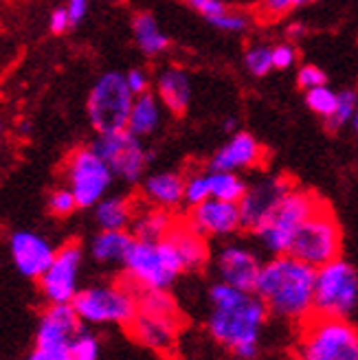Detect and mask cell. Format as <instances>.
Here are the masks:
<instances>
[{"instance_id": "obj_1", "label": "cell", "mask_w": 358, "mask_h": 360, "mask_svg": "<svg viewBox=\"0 0 358 360\" xmlns=\"http://www.w3.org/2000/svg\"><path fill=\"white\" fill-rule=\"evenodd\" d=\"M271 316L255 292L218 281L209 288L207 332L238 360H257L260 340Z\"/></svg>"}, {"instance_id": "obj_2", "label": "cell", "mask_w": 358, "mask_h": 360, "mask_svg": "<svg viewBox=\"0 0 358 360\" xmlns=\"http://www.w3.org/2000/svg\"><path fill=\"white\" fill-rule=\"evenodd\" d=\"M317 268L286 255H273L262 264L255 283V295L264 301L271 316L303 323L314 314Z\"/></svg>"}, {"instance_id": "obj_3", "label": "cell", "mask_w": 358, "mask_h": 360, "mask_svg": "<svg viewBox=\"0 0 358 360\" xmlns=\"http://www.w3.org/2000/svg\"><path fill=\"white\" fill-rule=\"evenodd\" d=\"M295 360H358V328L343 316L312 314L301 323Z\"/></svg>"}, {"instance_id": "obj_4", "label": "cell", "mask_w": 358, "mask_h": 360, "mask_svg": "<svg viewBox=\"0 0 358 360\" xmlns=\"http://www.w3.org/2000/svg\"><path fill=\"white\" fill-rule=\"evenodd\" d=\"M121 266L125 270L130 288H134L136 292L167 290L178 277L185 275V266L170 238H163L158 242L134 238Z\"/></svg>"}, {"instance_id": "obj_5", "label": "cell", "mask_w": 358, "mask_h": 360, "mask_svg": "<svg viewBox=\"0 0 358 360\" xmlns=\"http://www.w3.org/2000/svg\"><path fill=\"white\" fill-rule=\"evenodd\" d=\"M181 326V310L167 290L139 292V312L130 323V332L143 347L163 356L172 354L178 343Z\"/></svg>"}, {"instance_id": "obj_6", "label": "cell", "mask_w": 358, "mask_h": 360, "mask_svg": "<svg viewBox=\"0 0 358 360\" xmlns=\"http://www.w3.org/2000/svg\"><path fill=\"white\" fill-rule=\"evenodd\" d=\"M321 205H324V200L319 195L293 187L281 198L273 213L268 215V220L255 231V238L271 255L290 253L297 231Z\"/></svg>"}, {"instance_id": "obj_7", "label": "cell", "mask_w": 358, "mask_h": 360, "mask_svg": "<svg viewBox=\"0 0 358 360\" xmlns=\"http://www.w3.org/2000/svg\"><path fill=\"white\" fill-rule=\"evenodd\" d=\"M73 308L88 326H128L139 312V292L130 285L97 283L82 288Z\"/></svg>"}, {"instance_id": "obj_8", "label": "cell", "mask_w": 358, "mask_h": 360, "mask_svg": "<svg viewBox=\"0 0 358 360\" xmlns=\"http://www.w3.org/2000/svg\"><path fill=\"white\" fill-rule=\"evenodd\" d=\"M134 103V95L128 88L123 73L108 70L91 88L86 99L88 121L97 134L128 130V119Z\"/></svg>"}, {"instance_id": "obj_9", "label": "cell", "mask_w": 358, "mask_h": 360, "mask_svg": "<svg viewBox=\"0 0 358 360\" xmlns=\"http://www.w3.org/2000/svg\"><path fill=\"white\" fill-rule=\"evenodd\" d=\"M341 224H338L332 209L324 202L297 231L290 246V255L310 264L312 268H321L324 264L341 257Z\"/></svg>"}, {"instance_id": "obj_10", "label": "cell", "mask_w": 358, "mask_h": 360, "mask_svg": "<svg viewBox=\"0 0 358 360\" xmlns=\"http://www.w3.org/2000/svg\"><path fill=\"white\" fill-rule=\"evenodd\" d=\"M358 305V270L343 257H336L317 268L314 281V314L343 316Z\"/></svg>"}, {"instance_id": "obj_11", "label": "cell", "mask_w": 358, "mask_h": 360, "mask_svg": "<svg viewBox=\"0 0 358 360\" xmlns=\"http://www.w3.org/2000/svg\"><path fill=\"white\" fill-rule=\"evenodd\" d=\"M113 169L106 160L93 150H75L66 160V180L68 189L75 193L79 209L95 207L106 198V191L113 185Z\"/></svg>"}, {"instance_id": "obj_12", "label": "cell", "mask_w": 358, "mask_h": 360, "mask_svg": "<svg viewBox=\"0 0 358 360\" xmlns=\"http://www.w3.org/2000/svg\"><path fill=\"white\" fill-rule=\"evenodd\" d=\"M91 148L110 165L113 174L125 183H136L139 178H143L152 158L139 136H134L130 130L97 134Z\"/></svg>"}, {"instance_id": "obj_13", "label": "cell", "mask_w": 358, "mask_h": 360, "mask_svg": "<svg viewBox=\"0 0 358 360\" xmlns=\"http://www.w3.org/2000/svg\"><path fill=\"white\" fill-rule=\"evenodd\" d=\"M84 264V248L79 242H68L56 250L46 273L38 279L40 292L51 303H73L79 288V273Z\"/></svg>"}, {"instance_id": "obj_14", "label": "cell", "mask_w": 358, "mask_h": 360, "mask_svg": "<svg viewBox=\"0 0 358 360\" xmlns=\"http://www.w3.org/2000/svg\"><path fill=\"white\" fill-rule=\"evenodd\" d=\"M293 189L290 180L277 176L266 178L262 183L248 187L244 198L240 200V213H242V229L255 233L273 213V209L279 205L281 198Z\"/></svg>"}, {"instance_id": "obj_15", "label": "cell", "mask_w": 358, "mask_h": 360, "mask_svg": "<svg viewBox=\"0 0 358 360\" xmlns=\"http://www.w3.org/2000/svg\"><path fill=\"white\" fill-rule=\"evenodd\" d=\"M9 253L15 270L27 279H40L56 257V248L33 231H15L9 238Z\"/></svg>"}, {"instance_id": "obj_16", "label": "cell", "mask_w": 358, "mask_h": 360, "mask_svg": "<svg viewBox=\"0 0 358 360\" xmlns=\"http://www.w3.org/2000/svg\"><path fill=\"white\" fill-rule=\"evenodd\" d=\"M262 270V259L253 248L242 244H226L216 255V273L218 281L231 283L240 290L253 292Z\"/></svg>"}, {"instance_id": "obj_17", "label": "cell", "mask_w": 358, "mask_h": 360, "mask_svg": "<svg viewBox=\"0 0 358 360\" xmlns=\"http://www.w3.org/2000/svg\"><path fill=\"white\" fill-rule=\"evenodd\" d=\"M187 222L205 238H229L242 229V213L238 202L209 198L191 207Z\"/></svg>"}, {"instance_id": "obj_18", "label": "cell", "mask_w": 358, "mask_h": 360, "mask_svg": "<svg viewBox=\"0 0 358 360\" xmlns=\"http://www.w3.org/2000/svg\"><path fill=\"white\" fill-rule=\"evenodd\" d=\"M82 319L77 316L73 303H51L42 312L38 330H35V345L42 347H68L82 332Z\"/></svg>"}, {"instance_id": "obj_19", "label": "cell", "mask_w": 358, "mask_h": 360, "mask_svg": "<svg viewBox=\"0 0 358 360\" xmlns=\"http://www.w3.org/2000/svg\"><path fill=\"white\" fill-rule=\"evenodd\" d=\"M264 150L260 146V141L248 134V132H236L229 139V143L213 154L209 169L216 172H242V169H250L257 167L262 163Z\"/></svg>"}, {"instance_id": "obj_20", "label": "cell", "mask_w": 358, "mask_h": 360, "mask_svg": "<svg viewBox=\"0 0 358 360\" xmlns=\"http://www.w3.org/2000/svg\"><path fill=\"white\" fill-rule=\"evenodd\" d=\"M167 238L174 244L178 257H181V262L185 266V273H196V270L207 266V262H209L207 238L200 236L189 222H176Z\"/></svg>"}, {"instance_id": "obj_21", "label": "cell", "mask_w": 358, "mask_h": 360, "mask_svg": "<svg viewBox=\"0 0 358 360\" xmlns=\"http://www.w3.org/2000/svg\"><path fill=\"white\" fill-rule=\"evenodd\" d=\"M156 97L174 117H183L191 101V82L183 68H165L156 79Z\"/></svg>"}, {"instance_id": "obj_22", "label": "cell", "mask_w": 358, "mask_h": 360, "mask_svg": "<svg viewBox=\"0 0 358 360\" xmlns=\"http://www.w3.org/2000/svg\"><path fill=\"white\" fill-rule=\"evenodd\" d=\"M143 195L158 209H174L185 202V178L178 172H158L143 180Z\"/></svg>"}, {"instance_id": "obj_23", "label": "cell", "mask_w": 358, "mask_h": 360, "mask_svg": "<svg viewBox=\"0 0 358 360\" xmlns=\"http://www.w3.org/2000/svg\"><path fill=\"white\" fill-rule=\"evenodd\" d=\"M160 115H163V103L154 93H143L134 97L130 119H128V130L134 136H150L158 130Z\"/></svg>"}, {"instance_id": "obj_24", "label": "cell", "mask_w": 358, "mask_h": 360, "mask_svg": "<svg viewBox=\"0 0 358 360\" xmlns=\"http://www.w3.org/2000/svg\"><path fill=\"white\" fill-rule=\"evenodd\" d=\"M134 242L128 231H99L91 242V257L97 264H123Z\"/></svg>"}, {"instance_id": "obj_25", "label": "cell", "mask_w": 358, "mask_h": 360, "mask_svg": "<svg viewBox=\"0 0 358 360\" xmlns=\"http://www.w3.org/2000/svg\"><path fill=\"white\" fill-rule=\"evenodd\" d=\"M132 31H134V40L139 44V49L146 53V56H160L167 46H170V38L160 31L156 18L148 11H141L134 15L132 20Z\"/></svg>"}, {"instance_id": "obj_26", "label": "cell", "mask_w": 358, "mask_h": 360, "mask_svg": "<svg viewBox=\"0 0 358 360\" xmlns=\"http://www.w3.org/2000/svg\"><path fill=\"white\" fill-rule=\"evenodd\" d=\"M132 215V202L121 195L103 198L101 202L95 205V220L103 231H125V226L134 220Z\"/></svg>"}, {"instance_id": "obj_27", "label": "cell", "mask_w": 358, "mask_h": 360, "mask_svg": "<svg viewBox=\"0 0 358 360\" xmlns=\"http://www.w3.org/2000/svg\"><path fill=\"white\" fill-rule=\"evenodd\" d=\"M176 220L172 218V213L167 209H150L143 211L139 218L132 220V236L136 240H148V242H158L170 236V231L174 229Z\"/></svg>"}, {"instance_id": "obj_28", "label": "cell", "mask_w": 358, "mask_h": 360, "mask_svg": "<svg viewBox=\"0 0 358 360\" xmlns=\"http://www.w3.org/2000/svg\"><path fill=\"white\" fill-rule=\"evenodd\" d=\"M207 174H209L211 198L240 205V200L244 198L248 185L244 183V178L238 172H216V169H209Z\"/></svg>"}, {"instance_id": "obj_29", "label": "cell", "mask_w": 358, "mask_h": 360, "mask_svg": "<svg viewBox=\"0 0 358 360\" xmlns=\"http://www.w3.org/2000/svg\"><path fill=\"white\" fill-rule=\"evenodd\" d=\"M306 105L317 117L328 121L334 115L336 105H338V93H334L328 84L326 86H317L312 90H306Z\"/></svg>"}, {"instance_id": "obj_30", "label": "cell", "mask_w": 358, "mask_h": 360, "mask_svg": "<svg viewBox=\"0 0 358 360\" xmlns=\"http://www.w3.org/2000/svg\"><path fill=\"white\" fill-rule=\"evenodd\" d=\"M244 66L253 77H264L268 75L273 66V46L268 44H253L248 46L244 53Z\"/></svg>"}, {"instance_id": "obj_31", "label": "cell", "mask_w": 358, "mask_h": 360, "mask_svg": "<svg viewBox=\"0 0 358 360\" xmlns=\"http://www.w3.org/2000/svg\"><path fill=\"white\" fill-rule=\"evenodd\" d=\"M356 108H358V95L354 93V90H341L338 93V105L334 115L328 119V128L330 130H341L343 125L352 123L354 115H356Z\"/></svg>"}, {"instance_id": "obj_32", "label": "cell", "mask_w": 358, "mask_h": 360, "mask_svg": "<svg viewBox=\"0 0 358 360\" xmlns=\"http://www.w3.org/2000/svg\"><path fill=\"white\" fill-rule=\"evenodd\" d=\"M68 352L73 356V360H99V356H101L99 338L91 332L82 330L73 340H70Z\"/></svg>"}, {"instance_id": "obj_33", "label": "cell", "mask_w": 358, "mask_h": 360, "mask_svg": "<svg viewBox=\"0 0 358 360\" xmlns=\"http://www.w3.org/2000/svg\"><path fill=\"white\" fill-rule=\"evenodd\" d=\"M211 198L209 191V174H191L189 178H185V202L189 207H196Z\"/></svg>"}, {"instance_id": "obj_34", "label": "cell", "mask_w": 358, "mask_h": 360, "mask_svg": "<svg viewBox=\"0 0 358 360\" xmlns=\"http://www.w3.org/2000/svg\"><path fill=\"white\" fill-rule=\"evenodd\" d=\"M75 209H79L77 198H75V193L70 191L68 187L51 191V195H49V211L56 215V218H68V215L73 213Z\"/></svg>"}, {"instance_id": "obj_35", "label": "cell", "mask_w": 358, "mask_h": 360, "mask_svg": "<svg viewBox=\"0 0 358 360\" xmlns=\"http://www.w3.org/2000/svg\"><path fill=\"white\" fill-rule=\"evenodd\" d=\"M209 25H213L216 29L224 31V33H242L248 29L250 25V18L246 13H240V11H224L222 15L213 18V20H209Z\"/></svg>"}, {"instance_id": "obj_36", "label": "cell", "mask_w": 358, "mask_h": 360, "mask_svg": "<svg viewBox=\"0 0 358 360\" xmlns=\"http://www.w3.org/2000/svg\"><path fill=\"white\" fill-rule=\"evenodd\" d=\"M306 3H312V0H264L262 11L266 18L277 20V18H283L286 13H290L293 9L306 5Z\"/></svg>"}, {"instance_id": "obj_37", "label": "cell", "mask_w": 358, "mask_h": 360, "mask_svg": "<svg viewBox=\"0 0 358 360\" xmlns=\"http://www.w3.org/2000/svg\"><path fill=\"white\" fill-rule=\"evenodd\" d=\"M297 84L303 90H312L317 86H326V73L314 64H303L297 73Z\"/></svg>"}, {"instance_id": "obj_38", "label": "cell", "mask_w": 358, "mask_h": 360, "mask_svg": "<svg viewBox=\"0 0 358 360\" xmlns=\"http://www.w3.org/2000/svg\"><path fill=\"white\" fill-rule=\"evenodd\" d=\"M187 5L196 11L200 13L205 20H213V18L222 15L224 11H229L226 3H222V0H187Z\"/></svg>"}, {"instance_id": "obj_39", "label": "cell", "mask_w": 358, "mask_h": 360, "mask_svg": "<svg viewBox=\"0 0 358 360\" xmlns=\"http://www.w3.org/2000/svg\"><path fill=\"white\" fill-rule=\"evenodd\" d=\"M297 62V49L290 42H281L277 46H273V66L277 70H286L293 68Z\"/></svg>"}, {"instance_id": "obj_40", "label": "cell", "mask_w": 358, "mask_h": 360, "mask_svg": "<svg viewBox=\"0 0 358 360\" xmlns=\"http://www.w3.org/2000/svg\"><path fill=\"white\" fill-rule=\"evenodd\" d=\"M27 360H73L68 347H42L35 345L33 352L27 356Z\"/></svg>"}, {"instance_id": "obj_41", "label": "cell", "mask_w": 358, "mask_h": 360, "mask_svg": "<svg viewBox=\"0 0 358 360\" xmlns=\"http://www.w3.org/2000/svg\"><path fill=\"white\" fill-rule=\"evenodd\" d=\"M125 82H128V88L132 90L134 97L148 93V88H150V77L146 70H141V68H132L130 73H125Z\"/></svg>"}, {"instance_id": "obj_42", "label": "cell", "mask_w": 358, "mask_h": 360, "mask_svg": "<svg viewBox=\"0 0 358 360\" xmlns=\"http://www.w3.org/2000/svg\"><path fill=\"white\" fill-rule=\"evenodd\" d=\"M70 27H73V25H70V18H68L66 7H58V9H53V11H51L49 29H51L53 35H62V33H66Z\"/></svg>"}, {"instance_id": "obj_43", "label": "cell", "mask_w": 358, "mask_h": 360, "mask_svg": "<svg viewBox=\"0 0 358 360\" xmlns=\"http://www.w3.org/2000/svg\"><path fill=\"white\" fill-rule=\"evenodd\" d=\"M66 11L70 18V25H79L84 15L88 13V0H66Z\"/></svg>"}, {"instance_id": "obj_44", "label": "cell", "mask_w": 358, "mask_h": 360, "mask_svg": "<svg viewBox=\"0 0 358 360\" xmlns=\"http://www.w3.org/2000/svg\"><path fill=\"white\" fill-rule=\"evenodd\" d=\"M303 33H306V27H303L301 22H290L288 29H286V35H288V38H293V40L301 38Z\"/></svg>"}, {"instance_id": "obj_45", "label": "cell", "mask_w": 358, "mask_h": 360, "mask_svg": "<svg viewBox=\"0 0 358 360\" xmlns=\"http://www.w3.org/2000/svg\"><path fill=\"white\" fill-rule=\"evenodd\" d=\"M236 125H238V119H236V117H226V119H224V130H226V132H234V130H236Z\"/></svg>"}, {"instance_id": "obj_46", "label": "cell", "mask_w": 358, "mask_h": 360, "mask_svg": "<svg viewBox=\"0 0 358 360\" xmlns=\"http://www.w3.org/2000/svg\"><path fill=\"white\" fill-rule=\"evenodd\" d=\"M352 128H354V134H356V139H358V108H356V115H354V119H352Z\"/></svg>"}, {"instance_id": "obj_47", "label": "cell", "mask_w": 358, "mask_h": 360, "mask_svg": "<svg viewBox=\"0 0 358 360\" xmlns=\"http://www.w3.org/2000/svg\"><path fill=\"white\" fill-rule=\"evenodd\" d=\"M20 132H23V134H29V123H27V121L20 125Z\"/></svg>"}, {"instance_id": "obj_48", "label": "cell", "mask_w": 358, "mask_h": 360, "mask_svg": "<svg viewBox=\"0 0 358 360\" xmlns=\"http://www.w3.org/2000/svg\"><path fill=\"white\" fill-rule=\"evenodd\" d=\"M0 132H3V121H0Z\"/></svg>"}, {"instance_id": "obj_49", "label": "cell", "mask_w": 358, "mask_h": 360, "mask_svg": "<svg viewBox=\"0 0 358 360\" xmlns=\"http://www.w3.org/2000/svg\"><path fill=\"white\" fill-rule=\"evenodd\" d=\"M312 3H314V0H312Z\"/></svg>"}]
</instances>
